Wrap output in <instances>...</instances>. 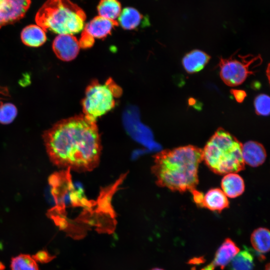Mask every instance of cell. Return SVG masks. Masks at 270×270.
<instances>
[{
    "label": "cell",
    "instance_id": "1",
    "mask_svg": "<svg viewBox=\"0 0 270 270\" xmlns=\"http://www.w3.org/2000/svg\"><path fill=\"white\" fill-rule=\"evenodd\" d=\"M42 138L50 160L59 168L84 172L99 163L102 145L98 128L84 114L58 122Z\"/></svg>",
    "mask_w": 270,
    "mask_h": 270
},
{
    "label": "cell",
    "instance_id": "27",
    "mask_svg": "<svg viewBox=\"0 0 270 270\" xmlns=\"http://www.w3.org/2000/svg\"><path fill=\"white\" fill-rule=\"evenodd\" d=\"M265 270H270V264L269 263H268L266 266Z\"/></svg>",
    "mask_w": 270,
    "mask_h": 270
},
{
    "label": "cell",
    "instance_id": "29",
    "mask_svg": "<svg viewBox=\"0 0 270 270\" xmlns=\"http://www.w3.org/2000/svg\"><path fill=\"white\" fill-rule=\"evenodd\" d=\"M1 0H0V2Z\"/></svg>",
    "mask_w": 270,
    "mask_h": 270
},
{
    "label": "cell",
    "instance_id": "3",
    "mask_svg": "<svg viewBox=\"0 0 270 270\" xmlns=\"http://www.w3.org/2000/svg\"><path fill=\"white\" fill-rule=\"evenodd\" d=\"M242 143L223 128H218L202 150V160L215 174H226L243 170Z\"/></svg>",
    "mask_w": 270,
    "mask_h": 270
},
{
    "label": "cell",
    "instance_id": "23",
    "mask_svg": "<svg viewBox=\"0 0 270 270\" xmlns=\"http://www.w3.org/2000/svg\"><path fill=\"white\" fill-rule=\"evenodd\" d=\"M94 42V39L84 31H82L81 37L78 40L80 48H88L92 46Z\"/></svg>",
    "mask_w": 270,
    "mask_h": 270
},
{
    "label": "cell",
    "instance_id": "17",
    "mask_svg": "<svg viewBox=\"0 0 270 270\" xmlns=\"http://www.w3.org/2000/svg\"><path fill=\"white\" fill-rule=\"evenodd\" d=\"M270 232L264 228L255 230L251 234L250 242L254 249L263 254L270 250Z\"/></svg>",
    "mask_w": 270,
    "mask_h": 270
},
{
    "label": "cell",
    "instance_id": "10",
    "mask_svg": "<svg viewBox=\"0 0 270 270\" xmlns=\"http://www.w3.org/2000/svg\"><path fill=\"white\" fill-rule=\"evenodd\" d=\"M242 153L244 164L252 167L262 165L266 157L264 146L255 141H248L242 145Z\"/></svg>",
    "mask_w": 270,
    "mask_h": 270
},
{
    "label": "cell",
    "instance_id": "24",
    "mask_svg": "<svg viewBox=\"0 0 270 270\" xmlns=\"http://www.w3.org/2000/svg\"><path fill=\"white\" fill-rule=\"evenodd\" d=\"M190 192L195 204L200 207L203 208V200L204 195L202 192L196 190V188L192 190Z\"/></svg>",
    "mask_w": 270,
    "mask_h": 270
},
{
    "label": "cell",
    "instance_id": "6",
    "mask_svg": "<svg viewBox=\"0 0 270 270\" xmlns=\"http://www.w3.org/2000/svg\"><path fill=\"white\" fill-rule=\"evenodd\" d=\"M262 62L260 55L238 54L236 57L233 54L227 58H221L218 64L220 75L226 85L236 86L243 83L249 76L254 74L256 72L255 68Z\"/></svg>",
    "mask_w": 270,
    "mask_h": 270
},
{
    "label": "cell",
    "instance_id": "14",
    "mask_svg": "<svg viewBox=\"0 0 270 270\" xmlns=\"http://www.w3.org/2000/svg\"><path fill=\"white\" fill-rule=\"evenodd\" d=\"M228 206V197L219 188H212L204 195L203 208L212 211L220 212Z\"/></svg>",
    "mask_w": 270,
    "mask_h": 270
},
{
    "label": "cell",
    "instance_id": "25",
    "mask_svg": "<svg viewBox=\"0 0 270 270\" xmlns=\"http://www.w3.org/2000/svg\"><path fill=\"white\" fill-rule=\"evenodd\" d=\"M230 93L233 95L236 101L238 102H242L246 96V92L242 90L232 89L230 90Z\"/></svg>",
    "mask_w": 270,
    "mask_h": 270
},
{
    "label": "cell",
    "instance_id": "18",
    "mask_svg": "<svg viewBox=\"0 0 270 270\" xmlns=\"http://www.w3.org/2000/svg\"><path fill=\"white\" fill-rule=\"evenodd\" d=\"M97 10L100 16L116 20L122 12V6L118 0H100Z\"/></svg>",
    "mask_w": 270,
    "mask_h": 270
},
{
    "label": "cell",
    "instance_id": "20",
    "mask_svg": "<svg viewBox=\"0 0 270 270\" xmlns=\"http://www.w3.org/2000/svg\"><path fill=\"white\" fill-rule=\"evenodd\" d=\"M12 270H39L36 260L29 254H20L11 260Z\"/></svg>",
    "mask_w": 270,
    "mask_h": 270
},
{
    "label": "cell",
    "instance_id": "8",
    "mask_svg": "<svg viewBox=\"0 0 270 270\" xmlns=\"http://www.w3.org/2000/svg\"><path fill=\"white\" fill-rule=\"evenodd\" d=\"M52 46L57 57L66 62L76 58L80 48L78 40L71 34L58 35L54 40Z\"/></svg>",
    "mask_w": 270,
    "mask_h": 270
},
{
    "label": "cell",
    "instance_id": "7",
    "mask_svg": "<svg viewBox=\"0 0 270 270\" xmlns=\"http://www.w3.org/2000/svg\"><path fill=\"white\" fill-rule=\"evenodd\" d=\"M30 0H1L0 28L22 19L28 10Z\"/></svg>",
    "mask_w": 270,
    "mask_h": 270
},
{
    "label": "cell",
    "instance_id": "9",
    "mask_svg": "<svg viewBox=\"0 0 270 270\" xmlns=\"http://www.w3.org/2000/svg\"><path fill=\"white\" fill-rule=\"evenodd\" d=\"M116 20H109L100 16H96L88 22L83 31L93 38H103L109 35L117 26Z\"/></svg>",
    "mask_w": 270,
    "mask_h": 270
},
{
    "label": "cell",
    "instance_id": "19",
    "mask_svg": "<svg viewBox=\"0 0 270 270\" xmlns=\"http://www.w3.org/2000/svg\"><path fill=\"white\" fill-rule=\"evenodd\" d=\"M254 260L250 250L246 249L239 251L230 262V270H254Z\"/></svg>",
    "mask_w": 270,
    "mask_h": 270
},
{
    "label": "cell",
    "instance_id": "16",
    "mask_svg": "<svg viewBox=\"0 0 270 270\" xmlns=\"http://www.w3.org/2000/svg\"><path fill=\"white\" fill-rule=\"evenodd\" d=\"M118 18V24L123 28L132 30L140 24L143 16L136 9L126 7L122 10Z\"/></svg>",
    "mask_w": 270,
    "mask_h": 270
},
{
    "label": "cell",
    "instance_id": "11",
    "mask_svg": "<svg viewBox=\"0 0 270 270\" xmlns=\"http://www.w3.org/2000/svg\"><path fill=\"white\" fill-rule=\"evenodd\" d=\"M240 248L230 238L224 240L216 251L214 258L210 264L215 268L220 267L223 269L239 252Z\"/></svg>",
    "mask_w": 270,
    "mask_h": 270
},
{
    "label": "cell",
    "instance_id": "12",
    "mask_svg": "<svg viewBox=\"0 0 270 270\" xmlns=\"http://www.w3.org/2000/svg\"><path fill=\"white\" fill-rule=\"evenodd\" d=\"M210 58V56L205 52L194 50L187 53L184 56L182 64L187 72L193 74L203 69Z\"/></svg>",
    "mask_w": 270,
    "mask_h": 270
},
{
    "label": "cell",
    "instance_id": "21",
    "mask_svg": "<svg viewBox=\"0 0 270 270\" xmlns=\"http://www.w3.org/2000/svg\"><path fill=\"white\" fill-rule=\"evenodd\" d=\"M18 114L16 106L10 103L0 104V123L8 124L12 122Z\"/></svg>",
    "mask_w": 270,
    "mask_h": 270
},
{
    "label": "cell",
    "instance_id": "4",
    "mask_svg": "<svg viewBox=\"0 0 270 270\" xmlns=\"http://www.w3.org/2000/svg\"><path fill=\"white\" fill-rule=\"evenodd\" d=\"M86 19L84 11L70 0H46L35 18L45 32L71 35L84 29Z\"/></svg>",
    "mask_w": 270,
    "mask_h": 270
},
{
    "label": "cell",
    "instance_id": "15",
    "mask_svg": "<svg viewBox=\"0 0 270 270\" xmlns=\"http://www.w3.org/2000/svg\"><path fill=\"white\" fill-rule=\"evenodd\" d=\"M20 38L25 45L30 47L41 46L46 40V32L38 24L26 26L22 31Z\"/></svg>",
    "mask_w": 270,
    "mask_h": 270
},
{
    "label": "cell",
    "instance_id": "22",
    "mask_svg": "<svg viewBox=\"0 0 270 270\" xmlns=\"http://www.w3.org/2000/svg\"><path fill=\"white\" fill-rule=\"evenodd\" d=\"M255 111L258 115L267 116L270 114V98L268 95L260 94L254 99Z\"/></svg>",
    "mask_w": 270,
    "mask_h": 270
},
{
    "label": "cell",
    "instance_id": "28",
    "mask_svg": "<svg viewBox=\"0 0 270 270\" xmlns=\"http://www.w3.org/2000/svg\"><path fill=\"white\" fill-rule=\"evenodd\" d=\"M150 270H164L163 269H162V268H154Z\"/></svg>",
    "mask_w": 270,
    "mask_h": 270
},
{
    "label": "cell",
    "instance_id": "13",
    "mask_svg": "<svg viewBox=\"0 0 270 270\" xmlns=\"http://www.w3.org/2000/svg\"><path fill=\"white\" fill-rule=\"evenodd\" d=\"M222 190L230 198H235L242 194L244 190L243 178L236 173L225 174L221 182Z\"/></svg>",
    "mask_w": 270,
    "mask_h": 270
},
{
    "label": "cell",
    "instance_id": "2",
    "mask_svg": "<svg viewBox=\"0 0 270 270\" xmlns=\"http://www.w3.org/2000/svg\"><path fill=\"white\" fill-rule=\"evenodd\" d=\"M202 160V149L182 146L156 154L152 170L158 186L172 191H191L198 183V169Z\"/></svg>",
    "mask_w": 270,
    "mask_h": 270
},
{
    "label": "cell",
    "instance_id": "5",
    "mask_svg": "<svg viewBox=\"0 0 270 270\" xmlns=\"http://www.w3.org/2000/svg\"><path fill=\"white\" fill-rule=\"evenodd\" d=\"M122 94V88L111 78L104 83L93 81L86 88L82 100L83 114L96 122L115 106Z\"/></svg>",
    "mask_w": 270,
    "mask_h": 270
},
{
    "label": "cell",
    "instance_id": "26",
    "mask_svg": "<svg viewBox=\"0 0 270 270\" xmlns=\"http://www.w3.org/2000/svg\"><path fill=\"white\" fill-rule=\"evenodd\" d=\"M6 94H7V90L6 88L0 87V95H6ZM0 98H1L0 97ZM2 104V102L0 101V104Z\"/></svg>",
    "mask_w": 270,
    "mask_h": 270
}]
</instances>
